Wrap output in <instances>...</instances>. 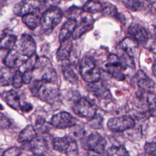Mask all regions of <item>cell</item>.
Segmentation results:
<instances>
[{
  "label": "cell",
  "mask_w": 156,
  "mask_h": 156,
  "mask_svg": "<svg viewBox=\"0 0 156 156\" xmlns=\"http://www.w3.org/2000/svg\"><path fill=\"white\" fill-rule=\"evenodd\" d=\"M147 44V48L149 49L152 52L156 54V41L152 40L151 41H149V40L146 43Z\"/></svg>",
  "instance_id": "43"
},
{
  "label": "cell",
  "mask_w": 156,
  "mask_h": 156,
  "mask_svg": "<svg viewBox=\"0 0 156 156\" xmlns=\"http://www.w3.org/2000/svg\"><path fill=\"white\" fill-rule=\"evenodd\" d=\"M32 70L26 69L23 74V83L27 84L32 81Z\"/></svg>",
  "instance_id": "41"
},
{
  "label": "cell",
  "mask_w": 156,
  "mask_h": 156,
  "mask_svg": "<svg viewBox=\"0 0 156 156\" xmlns=\"http://www.w3.org/2000/svg\"><path fill=\"white\" fill-rule=\"evenodd\" d=\"M16 49H12L10 50L4 59V64L10 68H18L23 65L24 59Z\"/></svg>",
  "instance_id": "14"
},
{
  "label": "cell",
  "mask_w": 156,
  "mask_h": 156,
  "mask_svg": "<svg viewBox=\"0 0 156 156\" xmlns=\"http://www.w3.org/2000/svg\"><path fill=\"white\" fill-rule=\"evenodd\" d=\"M23 83V74L20 70H17L14 74L12 79V84L16 88H19L22 87Z\"/></svg>",
  "instance_id": "38"
},
{
  "label": "cell",
  "mask_w": 156,
  "mask_h": 156,
  "mask_svg": "<svg viewBox=\"0 0 156 156\" xmlns=\"http://www.w3.org/2000/svg\"><path fill=\"white\" fill-rule=\"evenodd\" d=\"M129 33L134 38L138 43L146 44L149 40V36L146 29L140 24H133L128 30Z\"/></svg>",
  "instance_id": "15"
},
{
  "label": "cell",
  "mask_w": 156,
  "mask_h": 156,
  "mask_svg": "<svg viewBox=\"0 0 156 156\" xmlns=\"http://www.w3.org/2000/svg\"><path fill=\"white\" fill-rule=\"evenodd\" d=\"M42 79L47 83H55L57 80V75L55 70L51 66L48 67L42 76Z\"/></svg>",
  "instance_id": "29"
},
{
  "label": "cell",
  "mask_w": 156,
  "mask_h": 156,
  "mask_svg": "<svg viewBox=\"0 0 156 156\" xmlns=\"http://www.w3.org/2000/svg\"><path fill=\"white\" fill-rule=\"evenodd\" d=\"M99 81L90 83L89 90L93 96L98 100L99 104L101 103V106H106L108 104L112 102V96L109 90L103 83H99Z\"/></svg>",
  "instance_id": "9"
},
{
  "label": "cell",
  "mask_w": 156,
  "mask_h": 156,
  "mask_svg": "<svg viewBox=\"0 0 156 156\" xmlns=\"http://www.w3.org/2000/svg\"><path fill=\"white\" fill-rule=\"evenodd\" d=\"M16 50L23 56L30 57L35 54L37 46L34 39L29 35L23 34L16 42Z\"/></svg>",
  "instance_id": "11"
},
{
  "label": "cell",
  "mask_w": 156,
  "mask_h": 156,
  "mask_svg": "<svg viewBox=\"0 0 156 156\" xmlns=\"http://www.w3.org/2000/svg\"><path fill=\"white\" fill-rule=\"evenodd\" d=\"M37 136V132L32 125L27 126L19 134L18 141L19 143H29Z\"/></svg>",
  "instance_id": "22"
},
{
  "label": "cell",
  "mask_w": 156,
  "mask_h": 156,
  "mask_svg": "<svg viewBox=\"0 0 156 156\" xmlns=\"http://www.w3.org/2000/svg\"><path fill=\"white\" fill-rule=\"evenodd\" d=\"M138 42L133 37H126L120 43L119 46L124 53L133 57L138 48Z\"/></svg>",
  "instance_id": "19"
},
{
  "label": "cell",
  "mask_w": 156,
  "mask_h": 156,
  "mask_svg": "<svg viewBox=\"0 0 156 156\" xmlns=\"http://www.w3.org/2000/svg\"><path fill=\"white\" fill-rule=\"evenodd\" d=\"M47 2V0H21L13 7V12L17 16H23L30 13L40 10Z\"/></svg>",
  "instance_id": "7"
},
{
  "label": "cell",
  "mask_w": 156,
  "mask_h": 156,
  "mask_svg": "<svg viewBox=\"0 0 156 156\" xmlns=\"http://www.w3.org/2000/svg\"><path fill=\"white\" fill-rule=\"evenodd\" d=\"M63 17L62 11L55 6L46 10L40 18V24L43 32L51 33L61 22Z\"/></svg>",
  "instance_id": "2"
},
{
  "label": "cell",
  "mask_w": 156,
  "mask_h": 156,
  "mask_svg": "<svg viewBox=\"0 0 156 156\" xmlns=\"http://www.w3.org/2000/svg\"><path fill=\"white\" fill-rule=\"evenodd\" d=\"M153 74H154L155 77L156 78V60H155L154 66H153Z\"/></svg>",
  "instance_id": "46"
},
{
  "label": "cell",
  "mask_w": 156,
  "mask_h": 156,
  "mask_svg": "<svg viewBox=\"0 0 156 156\" xmlns=\"http://www.w3.org/2000/svg\"><path fill=\"white\" fill-rule=\"evenodd\" d=\"M3 98L5 102L15 110L20 109V99L18 93L13 90L5 91L3 93Z\"/></svg>",
  "instance_id": "21"
},
{
  "label": "cell",
  "mask_w": 156,
  "mask_h": 156,
  "mask_svg": "<svg viewBox=\"0 0 156 156\" xmlns=\"http://www.w3.org/2000/svg\"><path fill=\"white\" fill-rule=\"evenodd\" d=\"M125 6L132 11H138L142 7V4L139 0H122Z\"/></svg>",
  "instance_id": "34"
},
{
  "label": "cell",
  "mask_w": 156,
  "mask_h": 156,
  "mask_svg": "<svg viewBox=\"0 0 156 156\" xmlns=\"http://www.w3.org/2000/svg\"><path fill=\"white\" fill-rule=\"evenodd\" d=\"M16 37L12 34H5L0 39V49H12L16 46Z\"/></svg>",
  "instance_id": "26"
},
{
  "label": "cell",
  "mask_w": 156,
  "mask_h": 156,
  "mask_svg": "<svg viewBox=\"0 0 156 156\" xmlns=\"http://www.w3.org/2000/svg\"><path fill=\"white\" fill-rule=\"evenodd\" d=\"M105 69L107 73L118 81L125 79V76L123 74L124 63L116 54H110L109 55L107 63L105 65Z\"/></svg>",
  "instance_id": "6"
},
{
  "label": "cell",
  "mask_w": 156,
  "mask_h": 156,
  "mask_svg": "<svg viewBox=\"0 0 156 156\" xmlns=\"http://www.w3.org/2000/svg\"><path fill=\"white\" fill-rule=\"evenodd\" d=\"M6 65H0V84L2 86H7L12 83L13 74Z\"/></svg>",
  "instance_id": "23"
},
{
  "label": "cell",
  "mask_w": 156,
  "mask_h": 156,
  "mask_svg": "<svg viewBox=\"0 0 156 156\" xmlns=\"http://www.w3.org/2000/svg\"><path fill=\"white\" fill-rule=\"evenodd\" d=\"M88 124L94 129H99L102 128L103 124L102 116L98 113H96L93 117L88 119Z\"/></svg>",
  "instance_id": "32"
},
{
  "label": "cell",
  "mask_w": 156,
  "mask_h": 156,
  "mask_svg": "<svg viewBox=\"0 0 156 156\" xmlns=\"http://www.w3.org/2000/svg\"><path fill=\"white\" fill-rule=\"evenodd\" d=\"M145 152L151 155H156V136L149 143H146L144 145Z\"/></svg>",
  "instance_id": "37"
},
{
  "label": "cell",
  "mask_w": 156,
  "mask_h": 156,
  "mask_svg": "<svg viewBox=\"0 0 156 156\" xmlns=\"http://www.w3.org/2000/svg\"><path fill=\"white\" fill-rule=\"evenodd\" d=\"M102 12L105 16H116L118 15V11L115 6L109 4L105 7H103Z\"/></svg>",
  "instance_id": "39"
},
{
  "label": "cell",
  "mask_w": 156,
  "mask_h": 156,
  "mask_svg": "<svg viewBox=\"0 0 156 156\" xmlns=\"http://www.w3.org/2000/svg\"><path fill=\"white\" fill-rule=\"evenodd\" d=\"M103 7L98 0H88L83 5L82 10L88 13H98L102 11Z\"/></svg>",
  "instance_id": "27"
},
{
  "label": "cell",
  "mask_w": 156,
  "mask_h": 156,
  "mask_svg": "<svg viewBox=\"0 0 156 156\" xmlns=\"http://www.w3.org/2000/svg\"><path fill=\"white\" fill-rule=\"evenodd\" d=\"M75 118L69 113L61 112L54 115L51 121V124L56 129H63L73 127L76 125Z\"/></svg>",
  "instance_id": "12"
},
{
  "label": "cell",
  "mask_w": 156,
  "mask_h": 156,
  "mask_svg": "<svg viewBox=\"0 0 156 156\" xmlns=\"http://www.w3.org/2000/svg\"><path fill=\"white\" fill-rule=\"evenodd\" d=\"M53 149L69 156L78 155V145L76 140L71 136H66L54 138L52 141Z\"/></svg>",
  "instance_id": "4"
},
{
  "label": "cell",
  "mask_w": 156,
  "mask_h": 156,
  "mask_svg": "<svg viewBox=\"0 0 156 156\" xmlns=\"http://www.w3.org/2000/svg\"><path fill=\"white\" fill-rule=\"evenodd\" d=\"M80 73L82 79L88 83L99 81L101 71L94 58L90 55L84 56L80 63Z\"/></svg>",
  "instance_id": "1"
},
{
  "label": "cell",
  "mask_w": 156,
  "mask_h": 156,
  "mask_svg": "<svg viewBox=\"0 0 156 156\" xmlns=\"http://www.w3.org/2000/svg\"><path fill=\"white\" fill-rule=\"evenodd\" d=\"M22 21L31 30H34L40 24V18L35 13H30L23 16Z\"/></svg>",
  "instance_id": "24"
},
{
  "label": "cell",
  "mask_w": 156,
  "mask_h": 156,
  "mask_svg": "<svg viewBox=\"0 0 156 156\" xmlns=\"http://www.w3.org/2000/svg\"><path fill=\"white\" fill-rule=\"evenodd\" d=\"M146 103L149 115L153 117H156V94L153 92L148 93Z\"/></svg>",
  "instance_id": "28"
},
{
  "label": "cell",
  "mask_w": 156,
  "mask_h": 156,
  "mask_svg": "<svg viewBox=\"0 0 156 156\" xmlns=\"http://www.w3.org/2000/svg\"><path fill=\"white\" fill-rule=\"evenodd\" d=\"M60 43V46L56 53V58L58 61H66L71 56L73 43L69 38Z\"/></svg>",
  "instance_id": "20"
},
{
  "label": "cell",
  "mask_w": 156,
  "mask_h": 156,
  "mask_svg": "<svg viewBox=\"0 0 156 156\" xmlns=\"http://www.w3.org/2000/svg\"><path fill=\"white\" fill-rule=\"evenodd\" d=\"M21 153V150L20 147H12L10 148L7 149L6 151L3 152V154L2 155H8V156H10V155H20Z\"/></svg>",
  "instance_id": "40"
},
{
  "label": "cell",
  "mask_w": 156,
  "mask_h": 156,
  "mask_svg": "<svg viewBox=\"0 0 156 156\" xmlns=\"http://www.w3.org/2000/svg\"><path fill=\"white\" fill-rule=\"evenodd\" d=\"M3 154V151H2L1 149H0V155H2Z\"/></svg>",
  "instance_id": "49"
},
{
  "label": "cell",
  "mask_w": 156,
  "mask_h": 156,
  "mask_svg": "<svg viewBox=\"0 0 156 156\" xmlns=\"http://www.w3.org/2000/svg\"><path fill=\"white\" fill-rule=\"evenodd\" d=\"M107 154L110 156L129 155V153L123 146H113L109 147L107 151Z\"/></svg>",
  "instance_id": "30"
},
{
  "label": "cell",
  "mask_w": 156,
  "mask_h": 156,
  "mask_svg": "<svg viewBox=\"0 0 156 156\" xmlns=\"http://www.w3.org/2000/svg\"><path fill=\"white\" fill-rule=\"evenodd\" d=\"M10 126L9 120L0 112V128L7 129Z\"/></svg>",
  "instance_id": "42"
},
{
  "label": "cell",
  "mask_w": 156,
  "mask_h": 156,
  "mask_svg": "<svg viewBox=\"0 0 156 156\" xmlns=\"http://www.w3.org/2000/svg\"><path fill=\"white\" fill-rule=\"evenodd\" d=\"M62 64V73L65 78L70 83L73 84H76L78 82V77L73 68L71 66V65L65 61H63Z\"/></svg>",
  "instance_id": "25"
},
{
  "label": "cell",
  "mask_w": 156,
  "mask_h": 156,
  "mask_svg": "<svg viewBox=\"0 0 156 156\" xmlns=\"http://www.w3.org/2000/svg\"><path fill=\"white\" fill-rule=\"evenodd\" d=\"M46 82L44 81L42 79L40 80L38 79H35L34 80L32 81H31L29 83V90L30 91V92L35 96H37L38 91L40 90V89L41 88V87H42V85L45 83Z\"/></svg>",
  "instance_id": "33"
},
{
  "label": "cell",
  "mask_w": 156,
  "mask_h": 156,
  "mask_svg": "<svg viewBox=\"0 0 156 156\" xmlns=\"http://www.w3.org/2000/svg\"><path fill=\"white\" fill-rule=\"evenodd\" d=\"M60 96L58 88L54 83L45 82L40 89L37 97L43 101L53 104L57 101Z\"/></svg>",
  "instance_id": "10"
},
{
  "label": "cell",
  "mask_w": 156,
  "mask_h": 156,
  "mask_svg": "<svg viewBox=\"0 0 156 156\" xmlns=\"http://www.w3.org/2000/svg\"><path fill=\"white\" fill-rule=\"evenodd\" d=\"M34 128L36 131L40 132H45L49 129V126L44 118L38 117L35 121Z\"/></svg>",
  "instance_id": "35"
},
{
  "label": "cell",
  "mask_w": 156,
  "mask_h": 156,
  "mask_svg": "<svg viewBox=\"0 0 156 156\" xmlns=\"http://www.w3.org/2000/svg\"><path fill=\"white\" fill-rule=\"evenodd\" d=\"M154 35H155V37H156V26H155V27H154Z\"/></svg>",
  "instance_id": "47"
},
{
  "label": "cell",
  "mask_w": 156,
  "mask_h": 156,
  "mask_svg": "<svg viewBox=\"0 0 156 156\" xmlns=\"http://www.w3.org/2000/svg\"><path fill=\"white\" fill-rule=\"evenodd\" d=\"M76 25L77 21L74 19H68V20L64 23L59 33L58 39L60 43H62L70 38L73 34Z\"/></svg>",
  "instance_id": "17"
},
{
  "label": "cell",
  "mask_w": 156,
  "mask_h": 156,
  "mask_svg": "<svg viewBox=\"0 0 156 156\" xmlns=\"http://www.w3.org/2000/svg\"><path fill=\"white\" fill-rule=\"evenodd\" d=\"M94 20L91 16L87 15L83 17L79 23L76 25L75 30L72 35L73 38L77 40L84 34L90 30L93 26Z\"/></svg>",
  "instance_id": "13"
},
{
  "label": "cell",
  "mask_w": 156,
  "mask_h": 156,
  "mask_svg": "<svg viewBox=\"0 0 156 156\" xmlns=\"http://www.w3.org/2000/svg\"><path fill=\"white\" fill-rule=\"evenodd\" d=\"M108 129L113 132H122L133 128L135 126L134 119L130 116L123 115L110 118L107 122Z\"/></svg>",
  "instance_id": "8"
},
{
  "label": "cell",
  "mask_w": 156,
  "mask_h": 156,
  "mask_svg": "<svg viewBox=\"0 0 156 156\" xmlns=\"http://www.w3.org/2000/svg\"><path fill=\"white\" fill-rule=\"evenodd\" d=\"M60 1V0H47V2L49 1L51 4H52V5H54L58 4L59 3Z\"/></svg>",
  "instance_id": "45"
},
{
  "label": "cell",
  "mask_w": 156,
  "mask_h": 156,
  "mask_svg": "<svg viewBox=\"0 0 156 156\" xmlns=\"http://www.w3.org/2000/svg\"><path fill=\"white\" fill-rule=\"evenodd\" d=\"M39 57L34 54V55L28 57L27 59L24 60L23 65H24L26 70H34V69L38 68V64L39 62Z\"/></svg>",
  "instance_id": "31"
},
{
  "label": "cell",
  "mask_w": 156,
  "mask_h": 156,
  "mask_svg": "<svg viewBox=\"0 0 156 156\" xmlns=\"http://www.w3.org/2000/svg\"><path fill=\"white\" fill-rule=\"evenodd\" d=\"M82 10L77 7L72 6L69 8L65 12V16L68 19L76 20V18L79 16L82 13Z\"/></svg>",
  "instance_id": "36"
},
{
  "label": "cell",
  "mask_w": 156,
  "mask_h": 156,
  "mask_svg": "<svg viewBox=\"0 0 156 156\" xmlns=\"http://www.w3.org/2000/svg\"><path fill=\"white\" fill-rule=\"evenodd\" d=\"M148 1H149L150 2H151V3H153V2H154L155 1H156V0H147Z\"/></svg>",
  "instance_id": "48"
},
{
  "label": "cell",
  "mask_w": 156,
  "mask_h": 156,
  "mask_svg": "<svg viewBox=\"0 0 156 156\" xmlns=\"http://www.w3.org/2000/svg\"><path fill=\"white\" fill-rule=\"evenodd\" d=\"M30 144V149L31 152L37 155L45 154L49 149L48 141L42 137L36 136Z\"/></svg>",
  "instance_id": "16"
},
{
  "label": "cell",
  "mask_w": 156,
  "mask_h": 156,
  "mask_svg": "<svg viewBox=\"0 0 156 156\" xmlns=\"http://www.w3.org/2000/svg\"><path fill=\"white\" fill-rule=\"evenodd\" d=\"M32 108H33L32 105L29 103H26L25 104H24L23 105H20V109L23 112H26V113L29 112L32 110Z\"/></svg>",
  "instance_id": "44"
},
{
  "label": "cell",
  "mask_w": 156,
  "mask_h": 156,
  "mask_svg": "<svg viewBox=\"0 0 156 156\" xmlns=\"http://www.w3.org/2000/svg\"><path fill=\"white\" fill-rule=\"evenodd\" d=\"M106 144L105 140L99 133L93 132L82 140L81 147L84 150L102 154L105 152Z\"/></svg>",
  "instance_id": "3"
},
{
  "label": "cell",
  "mask_w": 156,
  "mask_h": 156,
  "mask_svg": "<svg viewBox=\"0 0 156 156\" xmlns=\"http://www.w3.org/2000/svg\"><path fill=\"white\" fill-rule=\"evenodd\" d=\"M97 110L96 104L85 98L77 99L73 107V110L77 116L88 119L96 113Z\"/></svg>",
  "instance_id": "5"
},
{
  "label": "cell",
  "mask_w": 156,
  "mask_h": 156,
  "mask_svg": "<svg viewBox=\"0 0 156 156\" xmlns=\"http://www.w3.org/2000/svg\"><path fill=\"white\" fill-rule=\"evenodd\" d=\"M136 76L137 85L139 88L147 93L152 92L155 87V83L152 80L149 79L142 71H139Z\"/></svg>",
  "instance_id": "18"
}]
</instances>
